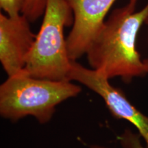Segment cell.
I'll use <instances>...</instances> for the list:
<instances>
[{
    "instance_id": "1",
    "label": "cell",
    "mask_w": 148,
    "mask_h": 148,
    "mask_svg": "<svg viewBox=\"0 0 148 148\" xmlns=\"http://www.w3.org/2000/svg\"><path fill=\"white\" fill-rule=\"evenodd\" d=\"M130 3L114 9L86 51L91 69L110 79L120 77L126 83L147 74L136 49V37L148 16V3L138 12Z\"/></svg>"
},
{
    "instance_id": "2",
    "label": "cell",
    "mask_w": 148,
    "mask_h": 148,
    "mask_svg": "<svg viewBox=\"0 0 148 148\" xmlns=\"http://www.w3.org/2000/svg\"><path fill=\"white\" fill-rule=\"evenodd\" d=\"M80 92V86L71 81L38 78L23 71L0 86V114L12 121L32 116L46 123L58 104Z\"/></svg>"
},
{
    "instance_id": "3",
    "label": "cell",
    "mask_w": 148,
    "mask_h": 148,
    "mask_svg": "<svg viewBox=\"0 0 148 148\" xmlns=\"http://www.w3.org/2000/svg\"><path fill=\"white\" fill-rule=\"evenodd\" d=\"M73 23L67 0H47L41 26L23 69L25 73L38 78L69 80L72 60L64 30Z\"/></svg>"
},
{
    "instance_id": "4",
    "label": "cell",
    "mask_w": 148,
    "mask_h": 148,
    "mask_svg": "<svg viewBox=\"0 0 148 148\" xmlns=\"http://www.w3.org/2000/svg\"><path fill=\"white\" fill-rule=\"evenodd\" d=\"M68 79L80 83L98 94L114 117L126 120L134 125L148 148V116L138 110L121 90L112 86L110 79L76 61H72Z\"/></svg>"
},
{
    "instance_id": "5",
    "label": "cell",
    "mask_w": 148,
    "mask_h": 148,
    "mask_svg": "<svg viewBox=\"0 0 148 148\" xmlns=\"http://www.w3.org/2000/svg\"><path fill=\"white\" fill-rule=\"evenodd\" d=\"M116 0H67L73 11V27L66 38L69 58L76 61L86 54L106 21Z\"/></svg>"
},
{
    "instance_id": "6",
    "label": "cell",
    "mask_w": 148,
    "mask_h": 148,
    "mask_svg": "<svg viewBox=\"0 0 148 148\" xmlns=\"http://www.w3.org/2000/svg\"><path fill=\"white\" fill-rule=\"evenodd\" d=\"M23 14L9 16L0 13V62L8 77L23 71L36 34Z\"/></svg>"
},
{
    "instance_id": "7",
    "label": "cell",
    "mask_w": 148,
    "mask_h": 148,
    "mask_svg": "<svg viewBox=\"0 0 148 148\" xmlns=\"http://www.w3.org/2000/svg\"><path fill=\"white\" fill-rule=\"evenodd\" d=\"M47 0H26L22 14L28 18L30 23L36 21L45 12Z\"/></svg>"
},
{
    "instance_id": "8",
    "label": "cell",
    "mask_w": 148,
    "mask_h": 148,
    "mask_svg": "<svg viewBox=\"0 0 148 148\" xmlns=\"http://www.w3.org/2000/svg\"><path fill=\"white\" fill-rule=\"evenodd\" d=\"M26 0H0V7L9 16H16L22 14Z\"/></svg>"
},
{
    "instance_id": "9",
    "label": "cell",
    "mask_w": 148,
    "mask_h": 148,
    "mask_svg": "<svg viewBox=\"0 0 148 148\" xmlns=\"http://www.w3.org/2000/svg\"><path fill=\"white\" fill-rule=\"evenodd\" d=\"M140 137L139 134L126 130L119 137V140L123 148H145L141 144Z\"/></svg>"
},
{
    "instance_id": "10",
    "label": "cell",
    "mask_w": 148,
    "mask_h": 148,
    "mask_svg": "<svg viewBox=\"0 0 148 148\" xmlns=\"http://www.w3.org/2000/svg\"><path fill=\"white\" fill-rule=\"evenodd\" d=\"M144 62H145V65H146V67H147V74H148V56L145 59H144Z\"/></svg>"
},
{
    "instance_id": "11",
    "label": "cell",
    "mask_w": 148,
    "mask_h": 148,
    "mask_svg": "<svg viewBox=\"0 0 148 148\" xmlns=\"http://www.w3.org/2000/svg\"><path fill=\"white\" fill-rule=\"evenodd\" d=\"M136 1H137V0H130V3L132 5H136Z\"/></svg>"
},
{
    "instance_id": "12",
    "label": "cell",
    "mask_w": 148,
    "mask_h": 148,
    "mask_svg": "<svg viewBox=\"0 0 148 148\" xmlns=\"http://www.w3.org/2000/svg\"><path fill=\"white\" fill-rule=\"evenodd\" d=\"M145 23H146L148 25V16H147V18H146V20H145Z\"/></svg>"
}]
</instances>
